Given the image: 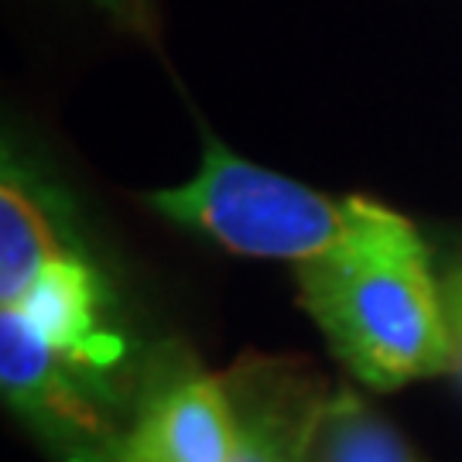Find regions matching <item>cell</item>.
Instances as JSON below:
<instances>
[{
	"label": "cell",
	"instance_id": "obj_1",
	"mask_svg": "<svg viewBox=\"0 0 462 462\" xmlns=\"http://www.w3.org/2000/svg\"><path fill=\"white\" fill-rule=\"evenodd\" d=\"M295 278L305 312L364 387L394 391L452 374L442 284L404 216L360 244L298 264Z\"/></svg>",
	"mask_w": 462,
	"mask_h": 462
},
{
	"label": "cell",
	"instance_id": "obj_2",
	"mask_svg": "<svg viewBox=\"0 0 462 462\" xmlns=\"http://www.w3.org/2000/svg\"><path fill=\"white\" fill-rule=\"evenodd\" d=\"M148 202L171 223L216 240L219 247L309 264L332 250L387 230L397 216L374 199H336L281 171L254 165L206 134L196 175L182 185L151 192Z\"/></svg>",
	"mask_w": 462,
	"mask_h": 462
},
{
	"label": "cell",
	"instance_id": "obj_3",
	"mask_svg": "<svg viewBox=\"0 0 462 462\" xmlns=\"http://www.w3.org/2000/svg\"><path fill=\"white\" fill-rule=\"evenodd\" d=\"M236 408L226 377L171 364L141 397L103 462H233Z\"/></svg>",
	"mask_w": 462,
	"mask_h": 462
},
{
	"label": "cell",
	"instance_id": "obj_4",
	"mask_svg": "<svg viewBox=\"0 0 462 462\" xmlns=\"http://www.w3.org/2000/svg\"><path fill=\"white\" fill-rule=\"evenodd\" d=\"M0 383L21 414L51 435L86 446L97 462L116 442L114 425L99 411L86 370L62 360L38 332L11 309H0Z\"/></svg>",
	"mask_w": 462,
	"mask_h": 462
},
{
	"label": "cell",
	"instance_id": "obj_5",
	"mask_svg": "<svg viewBox=\"0 0 462 462\" xmlns=\"http://www.w3.org/2000/svg\"><path fill=\"white\" fill-rule=\"evenodd\" d=\"M17 312L62 360L86 370L93 380L124 360V339L106 322V301L97 271L79 254L66 250L21 291L0 305Z\"/></svg>",
	"mask_w": 462,
	"mask_h": 462
},
{
	"label": "cell",
	"instance_id": "obj_6",
	"mask_svg": "<svg viewBox=\"0 0 462 462\" xmlns=\"http://www.w3.org/2000/svg\"><path fill=\"white\" fill-rule=\"evenodd\" d=\"M236 408L233 462H305L309 429L326 391L288 360L240 364L230 377Z\"/></svg>",
	"mask_w": 462,
	"mask_h": 462
},
{
	"label": "cell",
	"instance_id": "obj_7",
	"mask_svg": "<svg viewBox=\"0 0 462 462\" xmlns=\"http://www.w3.org/2000/svg\"><path fill=\"white\" fill-rule=\"evenodd\" d=\"M305 462H425L418 448L353 387L326 391L315 408Z\"/></svg>",
	"mask_w": 462,
	"mask_h": 462
},
{
	"label": "cell",
	"instance_id": "obj_8",
	"mask_svg": "<svg viewBox=\"0 0 462 462\" xmlns=\"http://www.w3.org/2000/svg\"><path fill=\"white\" fill-rule=\"evenodd\" d=\"M66 250L45 206L7 162L0 185V305L17 301L21 291Z\"/></svg>",
	"mask_w": 462,
	"mask_h": 462
},
{
	"label": "cell",
	"instance_id": "obj_9",
	"mask_svg": "<svg viewBox=\"0 0 462 462\" xmlns=\"http://www.w3.org/2000/svg\"><path fill=\"white\" fill-rule=\"evenodd\" d=\"M442 284V305H446L448 346H452V374L462 380V264L439 278Z\"/></svg>",
	"mask_w": 462,
	"mask_h": 462
},
{
	"label": "cell",
	"instance_id": "obj_10",
	"mask_svg": "<svg viewBox=\"0 0 462 462\" xmlns=\"http://www.w3.org/2000/svg\"><path fill=\"white\" fill-rule=\"evenodd\" d=\"M97 7L103 14H110L120 24L134 34H144L151 38L154 34V11H151V0H97Z\"/></svg>",
	"mask_w": 462,
	"mask_h": 462
}]
</instances>
